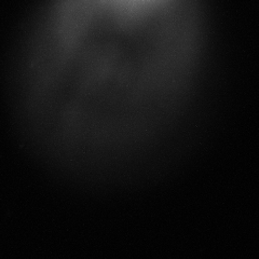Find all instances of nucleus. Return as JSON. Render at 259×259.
Returning <instances> with one entry per match:
<instances>
[{"mask_svg": "<svg viewBox=\"0 0 259 259\" xmlns=\"http://www.w3.org/2000/svg\"><path fill=\"white\" fill-rule=\"evenodd\" d=\"M196 62L191 34L174 20L51 12L13 61V97L39 152L63 172L95 180L174 111Z\"/></svg>", "mask_w": 259, "mask_h": 259, "instance_id": "obj_1", "label": "nucleus"}, {"mask_svg": "<svg viewBox=\"0 0 259 259\" xmlns=\"http://www.w3.org/2000/svg\"><path fill=\"white\" fill-rule=\"evenodd\" d=\"M85 9L112 18L139 21L159 15L165 0H76Z\"/></svg>", "mask_w": 259, "mask_h": 259, "instance_id": "obj_2", "label": "nucleus"}]
</instances>
